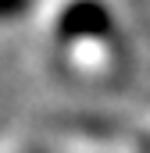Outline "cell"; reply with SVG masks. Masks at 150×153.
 <instances>
[{
    "label": "cell",
    "instance_id": "7a4b0ae2",
    "mask_svg": "<svg viewBox=\"0 0 150 153\" xmlns=\"http://www.w3.org/2000/svg\"><path fill=\"white\" fill-rule=\"evenodd\" d=\"M29 7H32V0H0V18H14Z\"/></svg>",
    "mask_w": 150,
    "mask_h": 153
},
{
    "label": "cell",
    "instance_id": "3957f363",
    "mask_svg": "<svg viewBox=\"0 0 150 153\" xmlns=\"http://www.w3.org/2000/svg\"><path fill=\"white\" fill-rule=\"evenodd\" d=\"M143 150H147V153H150V135H147V139H143Z\"/></svg>",
    "mask_w": 150,
    "mask_h": 153
},
{
    "label": "cell",
    "instance_id": "6da1fadb",
    "mask_svg": "<svg viewBox=\"0 0 150 153\" xmlns=\"http://www.w3.org/2000/svg\"><path fill=\"white\" fill-rule=\"evenodd\" d=\"M57 39L61 43H82V39H107L114 32V18L100 0H72L57 18Z\"/></svg>",
    "mask_w": 150,
    "mask_h": 153
}]
</instances>
